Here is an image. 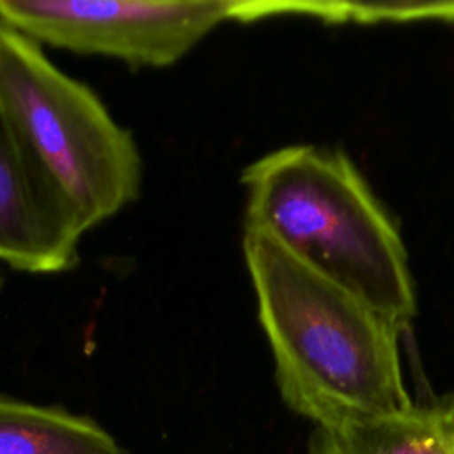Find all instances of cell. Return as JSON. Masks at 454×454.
Here are the masks:
<instances>
[{"label":"cell","mask_w":454,"mask_h":454,"mask_svg":"<svg viewBox=\"0 0 454 454\" xmlns=\"http://www.w3.org/2000/svg\"><path fill=\"white\" fill-rule=\"evenodd\" d=\"M309 16L325 23H454V2H277L245 0L243 23L270 16Z\"/></svg>","instance_id":"8"},{"label":"cell","mask_w":454,"mask_h":454,"mask_svg":"<svg viewBox=\"0 0 454 454\" xmlns=\"http://www.w3.org/2000/svg\"><path fill=\"white\" fill-rule=\"evenodd\" d=\"M243 257L284 403L316 427L413 410L401 326L325 278L270 236L243 229Z\"/></svg>","instance_id":"1"},{"label":"cell","mask_w":454,"mask_h":454,"mask_svg":"<svg viewBox=\"0 0 454 454\" xmlns=\"http://www.w3.org/2000/svg\"><path fill=\"white\" fill-rule=\"evenodd\" d=\"M0 454H128L94 419L0 395Z\"/></svg>","instance_id":"6"},{"label":"cell","mask_w":454,"mask_h":454,"mask_svg":"<svg viewBox=\"0 0 454 454\" xmlns=\"http://www.w3.org/2000/svg\"><path fill=\"white\" fill-rule=\"evenodd\" d=\"M82 236L0 108V261L27 273L67 271L78 262Z\"/></svg>","instance_id":"5"},{"label":"cell","mask_w":454,"mask_h":454,"mask_svg":"<svg viewBox=\"0 0 454 454\" xmlns=\"http://www.w3.org/2000/svg\"><path fill=\"white\" fill-rule=\"evenodd\" d=\"M245 227L406 328L417 303L399 231L340 151L287 145L241 174Z\"/></svg>","instance_id":"2"},{"label":"cell","mask_w":454,"mask_h":454,"mask_svg":"<svg viewBox=\"0 0 454 454\" xmlns=\"http://www.w3.org/2000/svg\"><path fill=\"white\" fill-rule=\"evenodd\" d=\"M309 454H452L442 410L413 408L403 415L316 427Z\"/></svg>","instance_id":"7"},{"label":"cell","mask_w":454,"mask_h":454,"mask_svg":"<svg viewBox=\"0 0 454 454\" xmlns=\"http://www.w3.org/2000/svg\"><path fill=\"white\" fill-rule=\"evenodd\" d=\"M0 289H2V275H0Z\"/></svg>","instance_id":"10"},{"label":"cell","mask_w":454,"mask_h":454,"mask_svg":"<svg viewBox=\"0 0 454 454\" xmlns=\"http://www.w3.org/2000/svg\"><path fill=\"white\" fill-rule=\"evenodd\" d=\"M442 410V424H443V431L445 436L449 440L450 450L454 454V399L450 401V404L447 408H440Z\"/></svg>","instance_id":"9"},{"label":"cell","mask_w":454,"mask_h":454,"mask_svg":"<svg viewBox=\"0 0 454 454\" xmlns=\"http://www.w3.org/2000/svg\"><path fill=\"white\" fill-rule=\"evenodd\" d=\"M243 0H0V21L34 39L133 67H167L220 25L241 23Z\"/></svg>","instance_id":"4"},{"label":"cell","mask_w":454,"mask_h":454,"mask_svg":"<svg viewBox=\"0 0 454 454\" xmlns=\"http://www.w3.org/2000/svg\"><path fill=\"white\" fill-rule=\"evenodd\" d=\"M0 108L32 167L83 234L137 200L142 158L98 94L0 21Z\"/></svg>","instance_id":"3"}]
</instances>
